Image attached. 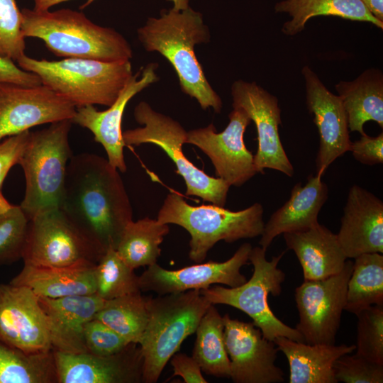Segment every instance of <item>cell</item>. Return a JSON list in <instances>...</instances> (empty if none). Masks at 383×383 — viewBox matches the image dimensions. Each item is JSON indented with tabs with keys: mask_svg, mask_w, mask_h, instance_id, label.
Returning a JSON list of instances; mask_svg holds the SVG:
<instances>
[{
	"mask_svg": "<svg viewBox=\"0 0 383 383\" xmlns=\"http://www.w3.org/2000/svg\"><path fill=\"white\" fill-rule=\"evenodd\" d=\"M60 209L104 252L116 249L125 227L133 220L118 170L107 159L89 152L70 158Z\"/></svg>",
	"mask_w": 383,
	"mask_h": 383,
	"instance_id": "6da1fadb",
	"label": "cell"
},
{
	"mask_svg": "<svg viewBox=\"0 0 383 383\" xmlns=\"http://www.w3.org/2000/svg\"><path fill=\"white\" fill-rule=\"evenodd\" d=\"M137 33L146 51L159 52L171 64L185 94L195 99L202 109L221 111V98L207 80L194 52L196 45L210 40L201 13L189 6L182 11L162 10L159 18H149Z\"/></svg>",
	"mask_w": 383,
	"mask_h": 383,
	"instance_id": "7a4b0ae2",
	"label": "cell"
},
{
	"mask_svg": "<svg viewBox=\"0 0 383 383\" xmlns=\"http://www.w3.org/2000/svg\"><path fill=\"white\" fill-rule=\"evenodd\" d=\"M21 11L24 37L42 40L57 57L104 62L128 61L133 57L132 48L123 35L93 23L82 12L69 9Z\"/></svg>",
	"mask_w": 383,
	"mask_h": 383,
	"instance_id": "3957f363",
	"label": "cell"
},
{
	"mask_svg": "<svg viewBox=\"0 0 383 383\" xmlns=\"http://www.w3.org/2000/svg\"><path fill=\"white\" fill-rule=\"evenodd\" d=\"M23 70L38 75L42 84L76 108L112 105L133 75L130 60L104 62L84 58L50 61L21 56Z\"/></svg>",
	"mask_w": 383,
	"mask_h": 383,
	"instance_id": "277c9868",
	"label": "cell"
},
{
	"mask_svg": "<svg viewBox=\"0 0 383 383\" xmlns=\"http://www.w3.org/2000/svg\"><path fill=\"white\" fill-rule=\"evenodd\" d=\"M148 320L138 343L142 382L155 383L183 341L195 333L211 304L199 289L147 297Z\"/></svg>",
	"mask_w": 383,
	"mask_h": 383,
	"instance_id": "5b68a950",
	"label": "cell"
},
{
	"mask_svg": "<svg viewBox=\"0 0 383 383\" xmlns=\"http://www.w3.org/2000/svg\"><path fill=\"white\" fill-rule=\"evenodd\" d=\"M264 209L260 203L233 211L211 205H189L177 192L169 193L160 207L157 220L176 224L190 235L189 258L200 263L220 240L231 243L261 235L264 229Z\"/></svg>",
	"mask_w": 383,
	"mask_h": 383,
	"instance_id": "8992f818",
	"label": "cell"
},
{
	"mask_svg": "<svg viewBox=\"0 0 383 383\" xmlns=\"http://www.w3.org/2000/svg\"><path fill=\"white\" fill-rule=\"evenodd\" d=\"M72 123L71 120L60 121L30 132L18 162L26 182L20 206L28 220L43 211L60 208L67 167L72 156L69 144Z\"/></svg>",
	"mask_w": 383,
	"mask_h": 383,
	"instance_id": "52a82bcc",
	"label": "cell"
},
{
	"mask_svg": "<svg viewBox=\"0 0 383 383\" xmlns=\"http://www.w3.org/2000/svg\"><path fill=\"white\" fill-rule=\"evenodd\" d=\"M266 250L260 246L252 248L248 260L253 266V273L248 281L235 287H209L201 289L200 293L211 304L231 306L248 314L263 336L270 340L283 336L304 342L296 328L280 321L270 308L269 294L279 296L285 279V273L278 267L285 252L267 260Z\"/></svg>",
	"mask_w": 383,
	"mask_h": 383,
	"instance_id": "ba28073f",
	"label": "cell"
},
{
	"mask_svg": "<svg viewBox=\"0 0 383 383\" xmlns=\"http://www.w3.org/2000/svg\"><path fill=\"white\" fill-rule=\"evenodd\" d=\"M133 116L143 126L123 131L125 145H156L173 161L185 182L187 196H196L224 207L230 186L222 179L206 174L184 155L182 145L186 143L187 131L181 123L156 111L145 101L135 106Z\"/></svg>",
	"mask_w": 383,
	"mask_h": 383,
	"instance_id": "9c48e42d",
	"label": "cell"
},
{
	"mask_svg": "<svg viewBox=\"0 0 383 383\" xmlns=\"http://www.w3.org/2000/svg\"><path fill=\"white\" fill-rule=\"evenodd\" d=\"M104 252L60 208H54L29 220L21 259L23 265L62 267L97 263Z\"/></svg>",
	"mask_w": 383,
	"mask_h": 383,
	"instance_id": "30bf717a",
	"label": "cell"
},
{
	"mask_svg": "<svg viewBox=\"0 0 383 383\" xmlns=\"http://www.w3.org/2000/svg\"><path fill=\"white\" fill-rule=\"evenodd\" d=\"M353 262L346 260L342 270L318 280H304L295 289L299 321L296 329L308 344H335L346 303L348 282Z\"/></svg>",
	"mask_w": 383,
	"mask_h": 383,
	"instance_id": "8fae6325",
	"label": "cell"
},
{
	"mask_svg": "<svg viewBox=\"0 0 383 383\" xmlns=\"http://www.w3.org/2000/svg\"><path fill=\"white\" fill-rule=\"evenodd\" d=\"M229 123L217 133L213 123L187 131L186 143L199 148L211 160L217 177L230 187H241L257 172L254 155L244 142V133L251 119L240 108H233Z\"/></svg>",
	"mask_w": 383,
	"mask_h": 383,
	"instance_id": "7c38bea8",
	"label": "cell"
},
{
	"mask_svg": "<svg viewBox=\"0 0 383 383\" xmlns=\"http://www.w3.org/2000/svg\"><path fill=\"white\" fill-rule=\"evenodd\" d=\"M231 89L233 108L243 109L256 127L258 145L253 157L257 172L264 174L265 169H271L292 177L294 167L279 133L282 120L278 99L255 82L238 79Z\"/></svg>",
	"mask_w": 383,
	"mask_h": 383,
	"instance_id": "4fadbf2b",
	"label": "cell"
},
{
	"mask_svg": "<svg viewBox=\"0 0 383 383\" xmlns=\"http://www.w3.org/2000/svg\"><path fill=\"white\" fill-rule=\"evenodd\" d=\"M224 343L235 383H279L284 372L275 365L279 351L253 323L223 316Z\"/></svg>",
	"mask_w": 383,
	"mask_h": 383,
	"instance_id": "5bb4252c",
	"label": "cell"
},
{
	"mask_svg": "<svg viewBox=\"0 0 383 383\" xmlns=\"http://www.w3.org/2000/svg\"><path fill=\"white\" fill-rule=\"evenodd\" d=\"M76 107L48 87L0 84V142L33 126L71 120Z\"/></svg>",
	"mask_w": 383,
	"mask_h": 383,
	"instance_id": "9a60e30c",
	"label": "cell"
},
{
	"mask_svg": "<svg viewBox=\"0 0 383 383\" xmlns=\"http://www.w3.org/2000/svg\"><path fill=\"white\" fill-rule=\"evenodd\" d=\"M0 340L28 353L52 350L46 314L28 287L0 284Z\"/></svg>",
	"mask_w": 383,
	"mask_h": 383,
	"instance_id": "2e32d148",
	"label": "cell"
},
{
	"mask_svg": "<svg viewBox=\"0 0 383 383\" xmlns=\"http://www.w3.org/2000/svg\"><path fill=\"white\" fill-rule=\"evenodd\" d=\"M251 250L252 245L245 243L224 262L211 260L176 270H168L157 263L153 264L139 277L140 289L165 295L192 289L201 290L215 284L229 287L240 286L247 281L240 269L247 264Z\"/></svg>",
	"mask_w": 383,
	"mask_h": 383,
	"instance_id": "e0dca14e",
	"label": "cell"
},
{
	"mask_svg": "<svg viewBox=\"0 0 383 383\" xmlns=\"http://www.w3.org/2000/svg\"><path fill=\"white\" fill-rule=\"evenodd\" d=\"M301 74L306 107L313 116L319 136L316 174L323 177L329 165L350 150L348 116L340 96L330 91L308 65L302 68Z\"/></svg>",
	"mask_w": 383,
	"mask_h": 383,
	"instance_id": "ac0fdd59",
	"label": "cell"
},
{
	"mask_svg": "<svg viewBox=\"0 0 383 383\" xmlns=\"http://www.w3.org/2000/svg\"><path fill=\"white\" fill-rule=\"evenodd\" d=\"M157 67V63L151 62L133 74L116 101L106 110L98 111L93 105L76 108L72 119V123L91 132L94 140L105 150L109 163L122 172L127 170L121 128L125 109L134 96L159 80Z\"/></svg>",
	"mask_w": 383,
	"mask_h": 383,
	"instance_id": "d6986e66",
	"label": "cell"
},
{
	"mask_svg": "<svg viewBox=\"0 0 383 383\" xmlns=\"http://www.w3.org/2000/svg\"><path fill=\"white\" fill-rule=\"evenodd\" d=\"M137 343L100 356L52 350L57 383H137L142 382L143 357Z\"/></svg>",
	"mask_w": 383,
	"mask_h": 383,
	"instance_id": "ffe728a7",
	"label": "cell"
},
{
	"mask_svg": "<svg viewBox=\"0 0 383 383\" xmlns=\"http://www.w3.org/2000/svg\"><path fill=\"white\" fill-rule=\"evenodd\" d=\"M336 235L347 258L365 253L382 254V201L359 185L351 186Z\"/></svg>",
	"mask_w": 383,
	"mask_h": 383,
	"instance_id": "44dd1931",
	"label": "cell"
},
{
	"mask_svg": "<svg viewBox=\"0 0 383 383\" xmlns=\"http://www.w3.org/2000/svg\"><path fill=\"white\" fill-rule=\"evenodd\" d=\"M38 299L48 318L52 350L87 353L84 326L94 318L105 300L96 294L56 299L38 296Z\"/></svg>",
	"mask_w": 383,
	"mask_h": 383,
	"instance_id": "7402d4cb",
	"label": "cell"
},
{
	"mask_svg": "<svg viewBox=\"0 0 383 383\" xmlns=\"http://www.w3.org/2000/svg\"><path fill=\"white\" fill-rule=\"evenodd\" d=\"M328 195L327 184L316 174H310L304 185L296 184L289 199L265 223L259 240L260 247L267 250L281 234L303 231L318 225V213Z\"/></svg>",
	"mask_w": 383,
	"mask_h": 383,
	"instance_id": "603a6c76",
	"label": "cell"
},
{
	"mask_svg": "<svg viewBox=\"0 0 383 383\" xmlns=\"http://www.w3.org/2000/svg\"><path fill=\"white\" fill-rule=\"evenodd\" d=\"M96 265L91 262L62 267L23 265L9 283L27 287L37 296L51 299L96 294Z\"/></svg>",
	"mask_w": 383,
	"mask_h": 383,
	"instance_id": "cb8c5ba5",
	"label": "cell"
},
{
	"mask_svg": "<svg viewBox=\"0 0 383 383\" xmlns=\"http://www.w3.org/2000/svg\"><path fill=\"white\" fill-rule=\"evenodd\" d=\"M288 249L294 252L304 280L323 279L339 273L347 257L337 235L318 223L308 230L283 234Z\"/></svg>",
	"mask_w": 383,
	"mask_h": 383,
	"instance_id": "d4e9b609",
	"label": "cell"
},
{
	"mask_svg": "<svg viewBox=\"0 0 383 383\" xmlns=\"http://www.w3.org/2000/svg\"><path fill=\"white\" fill-rule=\"evenodd\" d=\"M289 365L290 383H337L336 360L355 350V345L308 344L279 336L274 340Z\"/></svg>",
	"mask_w": 383,
	"mask_h": 383,
	"instance_id": "484cf974",
	"label": "cell"
},
{
	"mask_svg": "<svg viewBox=\"0 0 383 383\" xmlns=\"http://www.w3.org/2000/svg\"><path fill=\"white\" fill-rule=\"evenodd\" d=\"M335 88L347 113L350 131L365 134L364 125L369 121L383 128L382 70L367 69L353 81H340Z\"/></svg>",
	"mask_w": 383,
	"mask_h": 383,
	"instance_id": "4316f807",
	"label": "cell"
},
{
	"mask_svg": "<svg viewBox=\"0 0 383 383\" xmlns=\"http://www.w3.org/2000/svg\"><path fill=\"white\" fill-rule=\"evenodd\" d=\"M274 11L291 17L281 30L287 36L302 32L309 20L321 16L370 23L383 29V22L374 17L361 0H282L275 4Z\"/></svg>",
	"mask_w": 383,
	"mask_h": 383,
	"instance_id": "83f0119b",
	"label": "cell"
},
{
	"mask_svg": "<svg viewBox=\"0 0 383 383\" xmlns=\"http://www.w3.org/2000/svg\"><path fill=\"white\" fill-rule=\"evenodd\" d=\"M169 232V224L157 219L132 220L125 227L116 250L131 269L148 267L157 263L161 253L160 245Z\"/></svg>",
	"mask_w": 383,
	"mask_h": 383,
	"instance_id": "f1b7e54d",
	"label": "cell"
},
{
	"mask_svg": "<svg viewBox=\"0 0 383 383\" xmlns=\"http://www.w3.org/2000/svg\"><path fill=\"white\" fill-rule=\"evenodd\" d=\"M223 316L211 304L196 330L192 357L201 371L218 377H230V360L224 343Z\"/></svg>",
	"mask_w": 383,
	"mask_h": 383,
	"instance_id": "f546056e",
	"label": "cell"
},
{
	"mask_svg": "<svg viewBox=\"0 0 383 383\" xmlns=\"http://www.w3.org/2000/svg\"><path fill=\"white\" fill-rule=\"evenodd\" d=\"M0 383H57L52 350L28 353L0 340Z\"/></svg>",
	"mask_w": 383,
	"mask_h": 383,
	"instance_id": "4dcf8cb0",
	"label": "cell"
},
{
	"mask_svg": "<svg viewBox=\"0 0 383 383\" xmlns=\"http://www.w3.org/2000/svg\"><path fill=\"white\" fill-rule=\"evenodd\" d=\"M354 259L345 310L356 314L370 306H383V255L365 253Z\"/></svg>",
	"mask_w": 383,
	"mask_h": 383,
	"instance_id": "1f68e13d",
	"label": "cell"
},
{
	"mask_svg": "<svg viewBox=\"0 0 383 383\" xmlns=\"http://www.w3.org/2000/svg\"><path fill=\"white\" fill-rule=\"evenodd\" d=\"M94 318L109 326L129 343L138 344L148 320L146 297L139 292L105 301Z\"/></svg>",
	"mask_w": 383,
	"mask_h": 383,
	"instance_id": "d6a6232c",
	"label": "cell"
},
{
	"mask_svg": "<svg viewBox=\"0 0 383 383\" xmlns=\"http://www.w3.org/2000/svg\"><path fill=\"white\" fill-rule=\"evenodd\" d=\"M96 294L105 301L141 292L139 277L118 255L116 249H107L96 265Z\"/></svg>",
	"mask_w": 383,
	"mask_h": 383,
	"instance_id": "836d02e7",
	"label": "cell"
},
{
	"mask_svg": "<svg viewBox=\"0 0 383 383\" xmlns=\"http://www.w3.org/2000/svg\"><path fill=\"white\" fill-rule=\"evenodd\" d=\"M28 222L20 205L0 199V267L22 258Z\"/></svg>",
	"mask_w": 383,
	"mask_h": 383,
	"instance_id": "e575fe53",
	"label": "cell"
},
{
	"mask_svg": "<svg viewBox=\"0 0 383 383\" xmlns=\"http://www.w3.org/2000/svg\"><path fill=\"white\" fill-rule=\"evenodd\" d=\"M355 315L356 353L383 365V306H370Z\"/></svg>",
	"mask_w": 383,
	"mask_h": 383,
	"instance_id": "d590c367",
	"label": "cell"
},
{
	"mask_svg": "<svg viewBox=\"0 0 383 383\" xmlns=\"http://www.w3.org/2000/svg\"><path fill=\"white\" fill-rule=\"evenodd\" d=\"M21 11L16 0H0V56L17 61L25 55Z\"/></svg>",
	"mask_w": 383,
	"mask_h": 383,
	"instance_id": "8d00e7d4",
	"label": "cell"
},
{
	"mask_svg": "<svg viewBox=\"0 0 383 383\" xmlns=\"http://www.w3.org/2000/svg\"><path fill=\"white\" fill-rule=\"evenodd\" d=\"M337 382L345 383H382L383 365L358 355L345 354L334 363Z\"/></svg>",
	"mask_w": 383,
	"mask_h": 383,
	"instance_id": "74e56055",
	"label": "cell"
},
{
	"mask_svg": "<svg viewBox=\"0 0 383 383\" xmlns=\"http://www.w3.org/2000/svg\"><path fill=\"white\" fill-rule=\"evenodd\" d=\"M84 339L87 353L100 356L116 354L131 343L96 318L90 320L85 324Z\"/></svg>",
	"mask_w": 383,
	"mask_h": 383,
	"instance_id": "f35d334b",
	"label": "cell"
},
{
	"mask_svg": "<svg viewBox=\"0 0 383 383\" xmlns=\"http://www.w3.org/2000/svg\"><path fill=\"white\" fill-rule=\"evenodd\" d=\"M30 132L26 131L0 142V199L4 197L1 191L4 179L11 168L18 164L28 140Z\"/></svg>",
	"mask_w": 383,
	"mask_h": 383,
	"instance_id": "ab89813d",
	"label": "cell"
},
{
	"mask_svg": "<svg viewBox=\"0 0 383 383\" xmlns=\"http://www.w3.org/2000/svg\"><path fill=\"white\" fill-rule=\"evenodd\" d=\"M354 158L362 164L374 165L383 163V133L375 137L361 135L351 143L350 150Z\"/></svg>",
	"mask_w": 383,
	"mask_h": 383,
	"instance_id": "60d3db41",
	"label": "cell"
},
{
	"mask_svg": "<svg viewBox=\"0 0 383 383\" xmlns=\"http://www.w3.org/2000/svg\"><path fill=\"white\" fill-rule=\"evenodd\" d=\"M0 84L35 87L42 82L35 74L21 69L13 60L0 56Z\"/></svg>",
	"mask_w": 383,
	"mask_h": 383,
	"instance_id": "b9f144b4",
	"label": "cell"
},
{
	"mask_svg": "<svg viewBox=\"0 0 383 383\" xmlns=\"http://www.w3.org/2000/svg\"><path fill=\"white\" fill-rule=\"evenodd\" d=\"M170 363L174 371L172 377L179 376L186 383H207L199 363L192 356L174 353L170 358Z\"/></svg>",
	"mask_w": 383,
	"mask_h": 383,
	"instance_id": "7bdbcfd3",
	"label": "cell"
},
{
	"mask_svg": "<svg viewBox=\"0 0 383 383\" xmlns=\"http://www.w3.org/2000/svg\"><path fill=\"white\" fill-rule=\"evenodd\" d=\"M370 13L383 22V0H361Z\"/></svg>",
	"mask_w": 383,
	"mask_h": 383,
	"instance_id": "ee69618b",
	"label": "cell"
},
{
	"mask_svg": "<svg viewBox=\"0 0 383 383\" xmlns=\"http://www.w3.org/2000/svg\"><path fill=\"white\" fill-rule=\"evenodd\" d=\"M34 1V8L35 11H42L49 10L52 6L60 4L62 2L68 1V0H33ZM94 0H87V2L82 8L87 6Z\"/></svg>",
	"mask_w": 383,
	"mask_h": 383,
	"instance_id": "f6af8a7d",
	"label": "cell"
},
{
	"mask_svg": "<svg viewBox=\"0 0 383 383\" xmlns=\"http://www.w3.org/2000/svg\"><path fill=\"white\" fill-rule=\"evenodd\" d=\"M173 4V8L177 11H182L187 9L189 6V0H168Z\"/></svg>",
	"mask_w": 383,
	"mask_h": 383,
	"instance_id": "bcb514c9",
	"label": "cell"
}]
</instances>
